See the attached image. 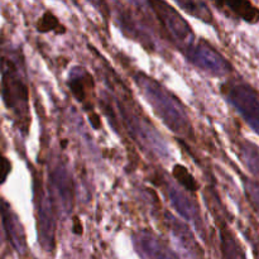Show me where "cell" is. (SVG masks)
I'll return each instance as SVG.
<instances>
[{"mask_svg":"<svg viewBox=\"0 0 259 259\" xmlns=\"http://www.w3.org/2000/svg\"><path fill=\"white\" fill-rule=\"evenodd\" d=\"M137 85L143 95L154 109V113L163 120L169 129L179 134H190L192 131L189 118L184 110V106L179 103L172 94H169L163 86L159 85L153 78L147 77L141 73L137 77Z\"/></svg>","mask_w":259,"mask_h":259,"instance_id":"6da1fadb","label":"cell"},{"mask_svg":"<svg viewBox=\"0 0 259 259\" xmlns=\"http://www.w3.org/2000/svg\"><path fill=\"white\" fill-rule=\"evenodd\" d=\"M2 63V96L8 109L13 111L20 123V128L27 132L29 125V106H28V86L19 73L17 65L8 58Z\"/></svg>","mask_w":259,"mask_h":259,"instance_id":"7a4b0ae2","label":"cell"},{"mask_svg":"<svg viewBox=\"0 0 259 259\" xmlns=\"http://www.w3.org/2000/svg\"><path fill=\"white\" fill-rule=\"evenodd\" d=\"M222 91L250 128L259 134V96L254 89L244 83H238L224 85Z\"/></svg>","mask_w":259,"mask_h":259,"instance_id":"3957f363","label":"cell"},{"mask_svg":"<svg viewBox=\"0 0 259 259\" xmlns=\"http://www.w3.org/2000/svg\"><path fill=\"white\" fill-rule=\"evenodd\" d=\"M149 5L153 8L162 27L168 32V34L171 35V38L176 45L184 48L185 51L190 46L194 45L195 34L192 32V28L177 13V10H175L174 8L169 7L164 2H151Z\"/></svg>","mask_w":259,"mask_h":259,"instance_id":"277c9868","label":"cell"},{"mask_svg":"<svg viewBox=\"0 0 259 259\" xmlns=\"http://www.w3.org/2000/svg\"><path fill=\"white\" fill-rule=\"evenodd\" d=\"M186 56L192 65L214 76L227 75L232 70V66L224 56L206 42L190 46L186 50Z\"/></svg>","mask_w":259,"mask_h":259,"instance_id":"5b68a950","label":"cell"},{"mask_svg":"<svg viewBox=\"0 0 259 259\" xmlns=\"http://www.w3.org/2000/svg\"><path fill=\"white\" fill-rule=\"evenodd\" d=\"M38 200V224H39L40 242L46 249H52L55 245V217H53L52 205L48 196H46L42 191V186L39 185V191H37Z\"/></svg>","mask_w":259,"mask_h":259,"instance_id":"8992f818","label":"cell"},{"mask_svg":"<svg viewBox=\"0 0 259 259\" xmlns=\"http://www.w3.org/2000/svg\"><path fill=\"white\" fill-rule=\"evenodd\" d=\"M134 244L143 259H174L162 242L149 233H139L134 237Z\"/></svg>","mask_w":259,"mask_h":259,"instance_id":"52a82bcc","label":"cell"},{"mask_svg":"<svg viewBox=\"0 0 259 259\" xmlns=\"http://www.w3.org/2000/svg\"><path fill=\"white\" fill-rule=\"evenodd\" d=\"M68 88L78 103H86L94 90L93 76L82 67H73L68 77Z\"/></svg>","mask_w":259,"mask_h":259,"instance_id":"ba28073f","label":"cell"},{"mask_svg":"<svg viewBox=\"0 0 259 259\" xmlns=\"http://www.w3.org/2000/svg\"><path fill=\"white\" fill-rule=\"evenodd\" d=\"M214 5L220 12L229 10L233 15L250 24L259 22V9L250 2H215Z\"/></svg>","mask_w":259,"mask_h":259,"instance_id":"9c48e42d","label":"cell"},{"mask_svg":"<svg viewBox=\"0 0 259 259\" xmlns=\"http://www.w3.org/2000/svg\"><path fill=\"white\" fill-rule=\"evenodd\" d=\"M2 215L3 220H4V227L8 233V238L12 242L13 247L18 250V252H23L25 248V237L23 234L22 225L19 224V220L17 219L14 214L10 211L9 206L3 204L2 206Z\"/></svg>","mask_w":259,"mask_h":259,"instance_id":"30bf717a","label":"cell"},{"mask_svg":"<svg viewBox=\"0 0 259 259\" xmlns=\"http://www.w3.org/2000/svg\"><path fill=\"white\" fill-rule=\"evenodd\" d=\"M52 184L57 191L58 197L62 201L66 210L71 209L72 201V181L70 175L67 174L63 167H57L55 172H52Z\"/></svg>","mask_w":259,"mask_h":259,"instance_id":"8fae6325","label":"cell"},{"mask_svg":"<svg viewBox=\"0 0 259 259\" xmlns=\"http://www.w3.org/2000/svg\"><path fill=\"white\" fill-rule=\"evenodd\" d=\"M220 240H222L223 259H247L237 238L225 225L223 227L220 225Z\"/></svg>","mask_w":259,"mask_h":259,"instance_id":"7c38bea8","label":"cell"},{"mask_svg":"<svg viewBox=\"0 0 259 259\" xmlns=\"http://www.w3.org/2000/svg\"><path fill=\"white\" fill-rule=\"evenodd\" d=\"M35 28L39 33H50L55 32L56 34H65L66 27L58 20V18L52 12L47 10L42 14V17L38 19Z\"/></svg>","mask_w":259,"mask_h":259,"instance_id":"4fadbf2b","label":"cell"},{"mask_svg":"<svg viewBox=\"0 0 259 259\" xmlns=\"http://www.w3.org/2000/svg\"><path fill=\"white\" fill-rule=\"evenodd\" d=\"M177 5L181 7L186 13L191 14L192 17L197 18V19L202 20L204 23H211L212 22V14L207 5L201 2H177Z\"/></svg>","mask_w":259,"mask_h":259,"instance_id":"5bb4252c","label":"cell"},{"mask_svg":"<svg viewBox=\"0 0 259 259\" xmlns=\"http://www.w3.org/2000/svg\"><path fill=\"white\" fill-rule=\"evenodd\" d=\"M172 176L186 191L196 192L200 189V185L196 181V179L182 164H175L174 169H172Z\"/></svg>","mask_w":259,"mask_h":259,"instance_id":"9a60e30c","label":"cell"},{"mask_svg":"<svg viewBox=\"0 0 259 259\" xmlns=\"http://www.w3.org/2000/svg\"><path fill=\"white\" fill-rule=\"evenodd\" d=\"M171 199H172V201H174L175 207H176V209L180 211V214L184 215L186 219L194 220V215H192V212H195V211H194V209H192V206H190V204H189L190 201L187 197H184V196H181V195L176 194V190L172 189Z\"/></svg>","mask_w":259,"mask_h":259,"instance_id":"2e32d148","label":"cell"},{"mask_svg":"<svg viewBox=\"0 0 259 259\" xmlns=\"http://www.w3.org/2000/svg\"><path fill=\"white\" fill-rule=\"evenodd\" d=\"M243 158H244L245 164L249 167L250 171L259 177V152L253 146L243 147Z\"/></svg>","mask_w":259,"mask_h":259,"instance_id":"e0dca14e","label":"cell"},{"mask_svg":"<svg viewBox=\"0 0 259 259\" xmlns=\"http://www.w3.org/2000/svg\"><path fill=\"white\" fill-rule=\"evenodd\" d=\"M10 169H12V164H10L9 159H7L0 154V185L9 176Z\"/></svg>","mask_w":259,"mask_h":259,"instance_id":"ac0fdd59","label":"cell"},{"mask_svg":"<svg viewBox=\"0 0 259 259\" xmlns=\"http://www.w3.org/2000/svg\"><path fill=\"white\" fill-rule=\"evenodd\" d=\"M89 119H90L91 121V125L94 126L95 129H99L101 126V121H100V116L98 115L96 113H94V111H91L90 114H89Z\"/></svg>","mask_w":259,"mask_h":259,"instance_id":"d6986e66","label":"cell"},{"mask_svg":"<svg viewBox=\"0 0 259 259\" xmlns=\"http://www.w3.org/2000/svg\"><path fill=\"white\" fill-rule=\"evenodd\" d=\"M72 232H73V234H76V235H82V233H83L82 224H81V222L77 219V218H73Z\"/></svg>","mask_w":259,"mask_h":259,"instance_id":"ffe728a7","label":"cell"},{"mask_svg":"<svg viewBox=\"0 0 259 259\" xmlns=\"http://www.w3.org/2000/svg\"><path fill=\"white\" fill-rule=\"evenodd\" d=\"M66 146H67V141L65 139V141H62V147L63 148H66Z\"/></svg>","mask_w":259,"mask_h":259,"instance_id":"44dd1931","label":"cell"}]
</instances>
